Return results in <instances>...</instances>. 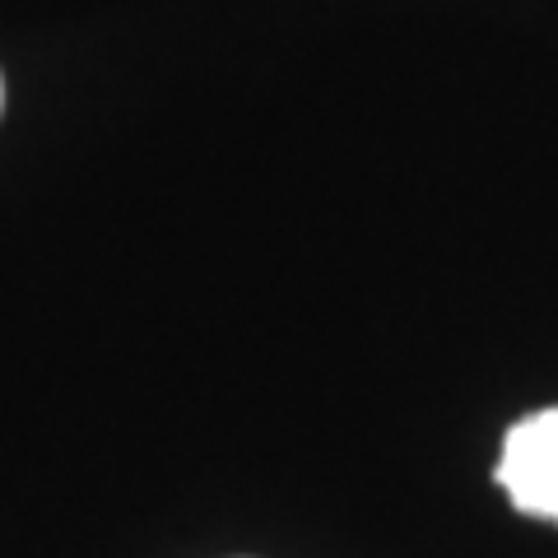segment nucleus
<instances>
[{"mask_svg": "<svg viewBox=\"0 0 558 558\" xmlns=\"http://www.w3.org/2000/svg\"><path fill=\"white\" fill-rule=\"evenodd\" d=\"M517 512L558 521V405L526 414L502 438V461L494 470Z\"/></svg>", "mask_w": 558, "mask_h": 558, "instance_id": "f257e3e1", "label": "nucleus"}, {"mask_svg": "<svg viewBox=\"0 0 558 558\" xmlns=\"http://www.w3.org/2000/svg\"><path fill=\"white\" fill-rule=\"evenodd\" d=\"M0 108H5V80H0Z\"/></svg>", "mask_w": 558, "mask_h": 558, "instance_id": "f03ea898", "label": "nucleus"}]
</instances>
